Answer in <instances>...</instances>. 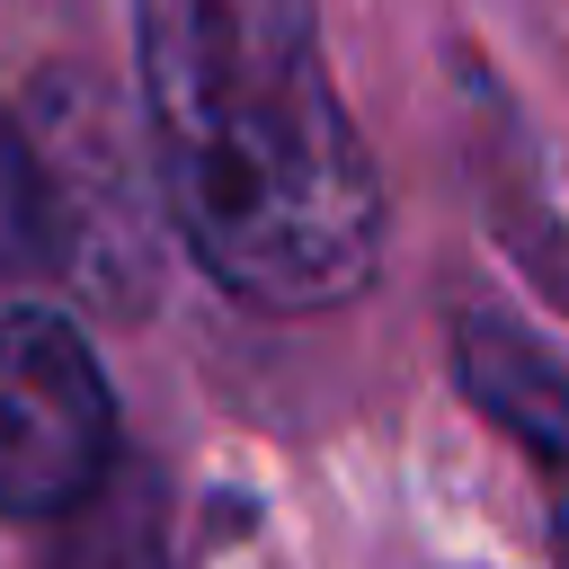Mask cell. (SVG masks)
<instances>
[{
  "mask_svg": "<svg viewBox=\"0 0 569 569\" xmlns=\"http://www.w3.org/2000/svg\"><path fill=\"white\" fill-rule=\"evenodd\" d=\"M133 44L196 267L258 311L356 302L382 258V187L311 0H133Z\"/></svg>",
  "mask_w": 569,
  "mask_h": 569,
  "instance_id": "cell-1",
  "label": "cell"
},
{
  "mask_svg": "<svg viewBox=\"0 0 569 569\" xmlns=\"http://www.w3.org/2000/svg\"><path fill=\"white\" fill-rule=\"evenodd\" d=\"M44 249H53V196H44L36 151L0 116V267H36Z\"/></svg>",
  "mask_w": 569,
  "mask_h": 569,
  "instance_id": "cell-4",
  "label": "cell"
},
{
  "mask_svg": "<svg viewBox=\"0 0 569 569\" xmlns=\"http://www.w3.org/2000/svg\"><path fill=\"white\" fill-rule=\"evenodd\" d=\"M453 365H462V391L542 462L551 533H560V551H569V373H560L533 338H516L507 320H471L462 347H453Z\"/></svg>",
  "mask_w": 569,
  "mask_h": 569,
  "instance_id": "cell-3",
  "label": "cell"
},
{
  "mask_svg": "<svg viewBox=\"0 0 569 569\" xmlns=\"http://www.w3.org/2000/svg\"><path fill=\"white\" fill-rule=\"evenodd\" d=\"M116 400L62 311L0 320V516H71L107 489Z\"/></svg>",
  "mask_w": 569,
  "mask_h": 569,
  "instance_id": "cell-2",
  "label": "cell"
},
{
  "mask_svg": "<svg viewBox=\"0 0 569 569\" xmlns=\"http://www.w3.org/2000/svg\"><path fill=\"white\" fill-rule=\"evenodd\" d=\"M62 569H160L151 516H142V507H116L107 525H89V533L62 551Z\"/></svg>",
  "mask_w": 569,
  "mask_h": 569,
  "instance_id": "cell-5",
  "label": "cell"
}]
</instances>
